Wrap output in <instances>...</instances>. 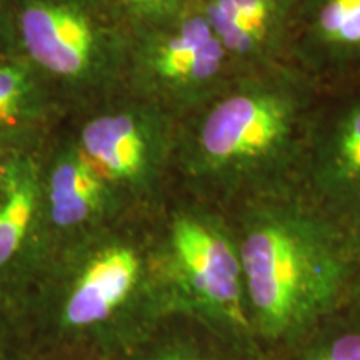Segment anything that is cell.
Here are the masks:
<instances>
[{"label":"cell","mask_w":360,"mask_h":360,"mask_svg":"<svg viewBox=\"0 0 360 360\" xmlns=\"http://www.w3.org/2000/svg\"><path fill=\"white\" fill-rule=\"evenodd\" d=\"M359 287H360V267H359Z\"/></svg>","instance_id":"obj_17"},{"label":"cell","mask_w":360,"mask_h":360,"mask_svg":"<svg viewBox=\"0 0 360 360\" xmlns=\"http://www.w3.org/2000/svg\"><path fill=\"white\" fill-rule=\"evenodd\" d=\"M20 29L27 51L47 70L75 75L87 67L94 35L80 13L39 4L22 13Z\"/></svg>","instance_id":"obj_9"},{"label":"cell","mask_w":360,"mask_h":360,"mask_svg":"<svg viewBox=\"0 0 360 360\" xmlns=\"http://www.w3.org/2000/svg\"><path fill=\"white\" fill-rule=\"evenodd\" d=\"M24 74L19 69H0V122H11L15 119L24 92Z\"/></svg>","instance_id":"obj_14"},{"label":"cell","mask_w":360,"mask_h":360,"mask_svg":"<svg viewBox=\"0 0 360 360\" xmlns=\"http://www.w3.org/2000/svg\"><path fill=\"white\" fill-rule=\"evenodd\" d=\"M98 191H102L101 175L92 169L87 160L64 162L53 170L49 200H51V207H53Z\"/></svg>","instance_id":"obj_12"},{"label":"cell","mask_w":360,"mask_h":360,"mask_svg":"<svg viewBox=\"0 0 360 360\" xmlns=\"http://www.w3.org/2000/svg\"><path fill=\"white\" fill-rule=\"evenodd\" d=\"M142 274L139 254L129 245L98 250L72 283L64 304V323L89 328L110 321L129 302Z\"/></svg>","instance_id":"obj_7"},{"label":"cell","mask_w":360,"mask_h":360,"mask_svg":"<svg viewBox=\"0 0 360 360\" xmlns=\"http://www.w3.org/2000/svg\"><path fill=\"white\" fill-rule=\"evenodd\" d=\"M294 37L309 69L360 70V0H299Z\"/></svg>","instance_id":"obj_6"},{"label":"cell","mask_w":360,"mask_h":360,"mask_svg":"<svg viewBox=\"0 0 360 360\" xmlns=\"http://www.w3.org/2000/svg\"><path fill=\"white\" fill-rule=\"evenodd\" d=\"M302 360H360V332L347 330L327 337Z\"/></svg>","instance_id":"obj_13"},{"label":"cell","mask_w":360,"mask_h":360,"mask_svg":"<svg viewBox=\"0 0 360 360\" xmlns=\"http://www.w3.org/2000/svg\"><path fill=\"white\" fill-rule=\"evenodd\" d=\"M229 53L204 13L188 17L159 40L150 69L167 87L187 90L212 84L222 74Z\"/></svg>","instance_id":"obj_8"},{"label":"cell","mask_w":360,"mask_h":360,"mask_svg":"<svg viewBox=\"0 0 360 360\" xmlns=\"http://www.w3.org/2000/svg\"><path fill=\"white\" fill-rule=\"evenodd\" d=\"M304 157L323 207L334 217L360 222V98L312 120Z\"/></svg>","instance_id":"obj_4"},{"label":"cell","mask_w":360,"mask_h":360,"mask_svg":"<svg viewBox=\"0 0 360 360\" xmlns=\"http://www.w3.org/2000/svg\"><path fill=\"white\" fill-rule=\"evenodd\" d=\"M87 162L98 175L120 182H139L154 165L150 134L129 114L98 117L84 129Z\"/></svg>","instance_id":"obj_10"},{"label":"cell","mask_w":360,"mask_h":360,"mask_svg":"<svg viewBox=\"0 0 360 360\" xmlns=\"http://www.w3.org/2000/svg\"><path fill=\"white\" fill-rule=\"evenodd\" d=\"M147 360H219L214 355H209L205 352L193 347H186V345H175V347H165L159 350V352L152 354Z\"/></svg>","instance_id":"obj_15"},{"label":"cell","mask_w":360,"mask_h":360,"mask_svg":"<svg viewBox=\"0 0 360 360\" xmlns=\"http://www.w3.org/2000/svg\"><path fill=\"white\" fill-rule=\"evenodd\" d=\"M310 105L307 82L294 72L252 70L202 120L200 169L229 187L270 192L305 154Z\"/></svg>","instance_id":"obj_2"},{"label":"cell","mask_w":360,"mask_h":360,"mask_svg":"<svg viewBox=\"0 0 360 360\" xmlns=\"http://www.w3.org/2000/svg\"><path fill=\"white\" fill-rule=\"evenodd\" d=\"M299 0H210L204 15L229 57L252 70L272 65L292 37Z\"/></svg>","instance_id":"obj_5"},{"label":"cell","mask_w":360,"mask_h":360,"mask_svg":"<svg viewBox=\"0 0 360 360\" xmlns=\"http://www.w3.org/2000/svg\"><path fill=\"white\" fill-rule=\"evenodd\" d=\"M252 330L267 342L299 339L354 281L350 242L317 210L270 197L254 205L237 240Z\"/></svg>","instance_id":"obj_1"},{"label":"cell","mask_w":360,"mask_h":360,"mask_svg":"<svg viewBox=\"0 0 360 360\" xmlns=\"http://www.w3.org/2000/svg\"><path fill=\"white\" fill-rule=\"evenodd\" d=\"M35 210V191L29 180H20L8 188L0 202V267L19 252Z\"/></svg>","instance_id":"obj_11"},{"label":"cell","mask_w":360,"mask_h":360,"mask_svg":"<svg viewBox=\"0 0 360 360\" xmlns=\"http://www.w3.org/2000/svg\"><path fill=\"white\" fill-rule=\"evenodd\" d=\"M165 267L182 300L233 335H254L240 254L212 220L180 215L169 233Z\"/></svg>","instance_id":"obj_3"},{"label":"cell","mask_w":360,"mask_h":360,"mask_svg":"<svg viewBox=\"0 0 360 360\" xmlns=\"http://www.w3.org/2000/svg\"><path fill=\"white\" fill-rule=\"evenodd\" d=\"M125 2L132 4V6H137V7H146V8H157V7L164 6V4L170 2V0H125Z\"/></svg>","instance_id":"obj_16"}]
</instances>
